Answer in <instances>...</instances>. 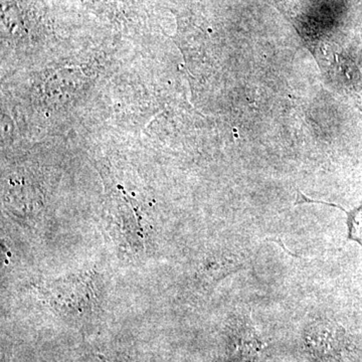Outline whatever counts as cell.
Returning a JSON list of instances; mask_svg holds the SVG:
<instances>
[{
	"label": "cell",
	"mask_w": 362,
	"mask_h": 362,
	"mask_svg": "<svg viewBox=\"0 0 362 362\" xmlns=\"http://www.w3.org/2000/svg\"><path fill=\"white\" fill-rule=\"evenodd\" d=\"M233 339L235 347L233 352L235 356L240 361H254L263 349L264 343L259 339L255 326L247 318L235 323Z\"/></svg>",
	"instance_id": "cell-2"
},
{
	"label": "cell",
	"mask_w": 362,
	"mask_h": 362,
	"mask_svg": "<svg viewBox=\"0 0 362 362\" xmlns=\"http://www.w3.org/2000/svg\"><path fill=\"white\" fill-rule=\"evenodd\" d=\"M307 351L319 362H346L354 356V344L339 324L332 321L312 323L304 335Z\"/></svg>",
	"instance_id": "cell-1"
},
{
	"label": "cell",
	"mask_w": 362,
	"mask_h": 362,
	"mask_svg": "<svg viewBox=\"0 0 362 362\" xmlns=\"http://www.w3.org/2000/svg\"><path fill=\"white\" fill-rule=\"evenodd\" d=\"M318 204H324L326 206H337V204H330L327 202H317ZM341 209V207H339ZM345 214H347V225H349V239L354 240L362 245V206L357 207L354 211H346L345 209H341Z\"/></svg>",
	"instance_id": "cell-3"
}]
</instances>
